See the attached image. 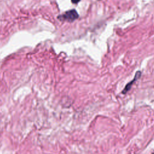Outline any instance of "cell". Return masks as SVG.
<instances>
[{
    "instance_id": "obj_1",
    "label": "cell",
    "mask_w": 154,
    "mask_h": 154,
    "mask_svg": "<svg viewBox=\"0 0 154 154\" xmlns=\"http://www.w3.org/2000/svg\"><path fill=\"white\" fill-rule=\"evenodd\" d=\"M79 15L75 10H70L66 11L64 14L58 16V18L61 20H67L68 22H73L78 19Z\"/></svg>"
},
{
    "instance_id": "obj_4",
    "label": "cell",
    "mask_w": 154,
    "mask_h": 154,
    "mask_svg": "<svg viewBox=\"0 0 154 154\" xmlns=\"http://www.w3.org/2000/svg\"><path fill=\"white\" fill-rule=\"evenodd\" d=\"M152 154H154V153H152Z\"/></svg>"
},
{
    "instance_id": "obj_3",
    "label": "cell",
    "mask_w": 154,
    "mask_h": 154,
    "mask_svg": "<svg viewBox=\"0 0 154 154\" xmlns=\"http://www.w3.org/2000/svg\"><path fill=\"white\" fill-rule=\"evenodd\" d=\"M80 1H81V0H71L73 4H77V3L79 2Z\"/></svg>"
},
{
    "instance_id": "obj_2",
    "label": "cell",
    "mask_w": 154,
    "mask_h": 154,
    "mask_svg": "<svg viewBox=\"0 0 154 154\" xmlns=\"http://www.w3.org/2000/svg\"><path fill=\"white\" fill-rule=\"evenodd\" d=\"M141 76V72L138 71L136 73H135V75L134 76V78L133 79V80H132L131 82H129V83H128L126 84V85L125 86V88L123 89V90L122 91V93L123 94H126L131 88V87L132 85H133V84L137 81V79H138Z\"/></svg>"
}]
</instances>
